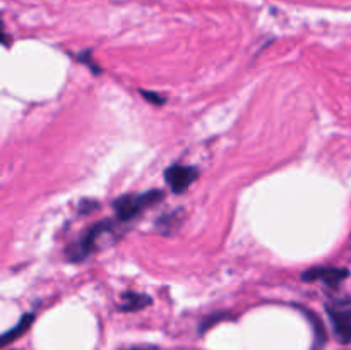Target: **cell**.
Listing matches in <instances>:
<instances>
[{
    "label": "cell",
    "mask_w": 351,
    "mask_h": 350,
    "mask_svg": "<svg viewBox=\"0 0 351 350\" xmlns=\"http://www.w3.org/2000/svg\"><path fill=\"white\" fill-rule=\"evenodd\" d=\"M165 198V192L161 189H151V191L141 192V194H125L120 196L113 201V211L119 222H130L141 213L146 211L151 206L158 205Z\"/></svg>",
    "instance_id": "6da1fadb"
},
{
    "label": "cell",
    "mask_w": 351,
    "mask_h": 350,
    "mask_svg": "<svg viewBox=\"0 0 351 350\" xmlns=\"http://www.w3.org/2000/svg\"><path fill=\"white\" fill-rule=\"evenodd\" d=\"M112 229L113 223L110 222V220H101V222L93 223L77 240H74V242L67 247V250H65L67 259L71 261V263H81V261H84L89 254L95 253L98 240L101 239L105 233L112 232Z\"/></svg>",
    "instance_id": "7a4b0ae2"
},
{
    "label": "cell",
    "mask_w": 351,
    "mask_h": 350,
    "mask_svg": "<svg viewBox=\"0 0 351 350\" xmlns=\"http://www.w3.org/2000/svg\"><path fill=\"white\" fill-rule=\"evenodd\" d=\"M339 343H351V299H335L326 305Z\"/></svg>",
    "instance_id": "3957f363"
},
{
    "label": "cell",
    "mask_w": 351,
    "mask_h": 350,
    "mask_svg": "<svg viewBox=\"0 0 351 350\" xmlns=\"http://www.w3.org/2000/svg\"><path fill=\"white\" fill-rule=\"evenodd\" d=\"M197 177L199 170L192 167V165L175 163L165 170V182H167V185L175 194H182V192L187 191L192 185V182L197 180Z\"/></svg>",
    "instance_id": "277c9868"
},
{
    "label": "cell",
    "mask_w": 351,
    "mask_h": 350,
    "mask_svg": "<svg viewBox=\"0 0 351 350\" xmlns=\"http://www.w3.org/2000/svg\"><path fill=\"white\" fill-rule=\"evenodd\" d=\"M350 277V271L346 268H336V266H314L308 268L302 278L305 281H322L328 287L336 288L341 281H345Z\"/></svg>",
    "instance_id": "5b68a950"
},
{
    "label": "cell",
    "mask_w": 351,
    "mask_h": 350,
    "mask_svg": "<svg viewBox=\"0 0 351 350\" xmlns=\"http://www.w3.org/2000/svg\"><path fill=\"white\" fill-rule=\"evenodd\" d=\"M151 302H153V299H151L147 294L129 290L122 295V304L119 305V309L122 312H136V311H141V309L147 307Z\"/></svg>",
    "instance_id": "8992f818"
},
{
    "label": "cell",
    "mask_w": 351,
    "mask_h": 350,
    "mask_svg": "<svg viewBox=\"0 0 351 350\" xmlns=\"http://www.w3.org/2000/svg\"><path fill=\"white\" fill-rule=\"evenodd\" d=\"M304 312L308 318V323L312 325V331H314V347H312V350H322L326 345V340H328V333H326L324 325L319 319V316H315L312 311L304 309Z\"/></svg>",
    "instance_id": "52a82bcc"
},
{
    "label": "cell",
    "mask_w": 351,
    "mask_h": 350,
    "mask_svg": "<svg viewBox=\"0 0 351 350\" xmlns=\"http://www.w3.org/2000/svg\"><path fill=\"white\" fill-rule=\"evenodd\" d=\"M33 321H34V316H33V314H24L23 318L19 319V323H17V325L14 326V328H10L9 331L3 333V336H2V345H3V347L9 345L10 342H14V340H17V338H19V336H23L24 333H26L27 329L31 328V325H33Z\"/></svg>",
    "instance_id": "ba28073f"
},
{
    "label": "cell",
    "mask_w": 351,
    "mask_h": 350,
    "mask_svg": "<svg viewBox=\"0 0 351 350\" xmlns=\"http://www.w3.org/2000/svg\"><path fill=\"white\" fill-rule=\"evenodd\" d=\"M180 226V222H178V211L170 213V215L161 216L156 222V229L163 233H170L173 230H177Z\"/></svg>",
    "instance_id": "9c48e42d"
},
{
    "label": "cell",
    "mask_w": 351,
    "mask_h": 350,
    "mask_svg": "<svg viewBox=\"0 0 351 350\" xmlns=\"http://www.w3.org/2000/svg\"><path fill=\"white\" fill-rule=\"evenodd\" d=\"M77 58H79V62H82V65H86V67L91 69V71L95 72V74H99V72H101V69L98 67V62H96L95 58H93L91 50L82 51V54L77 55Z\"/></svg>",
    "instance_id": "30bf717a"
},
{
    "label": "cell",
    "mask_w": 351,
    "mask_h": 350,
    "mask_svg": "<svg viewBox=\"0 0 351 350\" xmlns=\"http://www.w3.org/2000/svg\"><path fill=\"white\" fill-rule=\"evenodd\" d=\"M141 95H143L147 102H153L154 105H163V103L167 102V98L161 95H158L156 91H144L143 89V91H141Z\"/></svg>",
    "instance_id": "8fae6325"
},
{
    "label": "cell",
    "mask_w": 351,
    "mask_h": 350,
    "mask_svg": "<svg viewBox=\"0 0 351 350\" xmlns=\"http://www.w3.org/2000/svg\"><path fill=\"white\" fill-rule=\"evenodd\" d=\"M99 208V205H98V201H82V205H81V211L84 213H91V211H95V209H98Z\"/></svg>",
    "instance_id": "7c38bea8"
},
{
    "label": "cell",
    "mask_w": 351,
    "mask_h": 350,
    "mask_svg": "<svg viewBox=\"0 0 351 350\" xmlns=\"http://www.w3.org/2000/svg\"><path fill=\"white\" fill-rule=\"evenodd\" d=\"M120 350H158L156 345H134V347H127V349H120Z\"/></svg>",
    "instance_id": "4fadbf2b"
}]
</instances>
